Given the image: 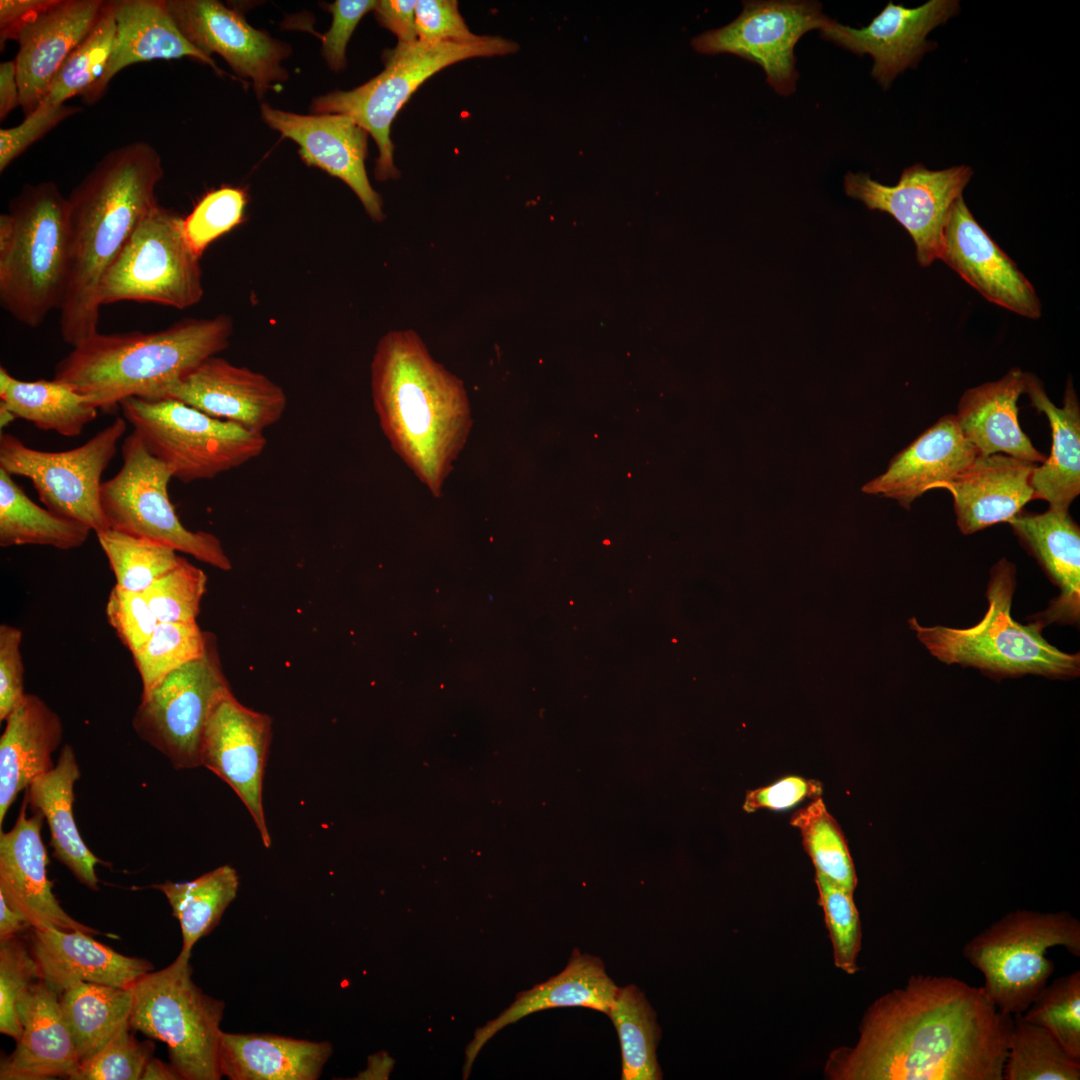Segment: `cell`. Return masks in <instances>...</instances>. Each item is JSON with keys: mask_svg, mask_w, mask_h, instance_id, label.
<instances>
[{"mask_svg": "<svg viewBox=\"0 0 1080 1080\" xmlns=\"http://www.w3.org/2000/svg\"><path fill=\"white\" fill-rule=\"evenodd\" d=\"M173 475L133 431L122 445V466L103 481L100 499L109 527L167 545L222 571L231 561L212 533L191 531L177 516L168 495Z\"/></svg>", "mask_w": 1080, "mask_h": 1080, "instance_id": "7c38bea8", "label": "cell"}, {"mask_svg": "<svg viewBox=\"0 0 1080 1080\" xmlns=\"http://www.w3.org/2000/svg\"><path fill=\"white\" fill-rule=\"evenodd\" d=\"M371 394L391 448L441 496L472 427L463 382L430 355L417 332L393 330L376 345Z\"/></svg>", "mask_w": 1080, "mask_h": 1080, "instance_id": "3957f363", "label": "cell"}, {"mask_svg": "<svg viewBox=\"0 0 1080 1080\" xmlns=\"http://www.w3.org/2000/svg\"><path fill=\"white\" fill-rule=\"evenodd\" d=\"M170 14L186 39L205 55H220L240 77L253 82L261 97L288 77L281 61L290 48L250 26L238 11L216 0H167Z\"/></svg>", "mask_w": 1080, "mask_h": 1080, "instance_id": "ac0fdd59", "label": "cell"}, {"mask_svg": "<svg viewBox=\"0 0 1080 1080\" xmlns=\"http://www.w3.org/2000/svg\"><path fill=\"white\" fill-rule=\"evenodd\" d=\"M24 798L14 826L0 832V894L32 928L54 926L91 935L99 931L72 918L60 905L47 877V851L41 838L43 815L27 816Z\"/></svg>", "mask_w": 1080, "mask_h": 1080, "instance_id": "603a6c76", "label": "cell"}, {"mask_svg": "<svg viewBox=\"0 0 1080 1080\" xmlns=\"http://www.w3.org/2000/svg\"><path fill=\"white\" fill-rule=\"evenodd\" d=\"M67 197L52 181L26 184L0 215V304L35 328L60 309L68 280Z\"/></svg>", "mask_w": 1080, "mask_h": 1080, "instance_id": "5b68a950", "label": "cell"}, {"mask_svg": "<svg viewBox=\"0 0 1080 1080\" xmlns=\"http://www.w3.org/2000/svg\"><path fill=\"white\" fill-rule=\"evenodd\" d=\"M618 988L600 958L574 949L559 974L520 992L498 1017L476 1029L465 1049L463 1079L469 1077L482 1048L506 1026L530 1014L558 1007H585L607 1014Z\"/></svg>", "mask_w": 1080, "mask_h": 1080, "instance_id": "83f0119b", "label": "cell"}, {"mask_svg": "<svg viewBox=\"0 0 1080 1080\" xmlns=\"http://www.w3.org/2000/svg\"><path fill=\"white\" fill-rule=\"evenodd\" d=\"M183 220L159 204L149 211L103 276L101 306L137 301L183 310L200 302V257L185 236Z\"/></svg>", "mask_w": 1080, "mask_h": 1080, "instance_id": "8fae6325", "label": "cell"}, {"mask_svg": "<svg viewBox=\"0 0 1080 1080\" xmlns=\"http://www.w3.org/2000/svg\"><path fill=\"white\" fill-rule=\"evenodd\" d=\"M132 1000L130 987L92 982L77 983L59 995L61 1016L80 1064L94 1056L129 1021Z\"/></svg>", "mask_w": 1080, "mask_h": 1080, "instance_id": "74e56055", "label": "cell"}, {"mask_svg": "<svg viewBox=\"0 0 1080 1080\" xmlns=\"http://www.w3.org/2000/svg\"><path fill=\"white\" fill-rule=\"evenodd\" d=\"M80 110L65 104L51 109L37 108L17 126L1 129L0 172L52 128Z\"/></svg>", "mask_w": 1080, "mask_h": 1080, "instance_id": "9f6ffc18", "label": "cell"}, {"mask_svg": "<svg viewBox=\"0 0 1080 1080\" xmlns=\"http://www.w3.org/2000/svg\"><path fill=\"white\" fill-rule=\"evenodd\" d=\"M209 632L197 622H159L143 645L132 655L142 683V693H149L164 677L203 655Z\"/></svg>", "mask_w": 1080, "mask_h": 1080, "instance_id": "bcb514c9", "label": "cell"}, {"mask_svg": "<svg viewBox=\"0 0 1080 1080\" xmlns=\"http://www.w3.org/2000/svg\"><path fill=\"white\" fill-rule=\"evenodd\" d=\"M152 887L165 895L180 924L181 951L191 953L194 945L215 928L236 898L239 876L233 867L223 865L192 881H166Z\"/></svg>", "mask_w": 1080, "mask_h": 1080, "instance_id": "ab89813d", "label": "cell"}, {"mask_svg": "<svg viewBox=\"0 0 1080 1080\" xmlns=\"http://www.w3.org/2000/svg\"><path fill=\"white\" fill-rule=\"evenodd\" d=\"M1013 1016L983 987L913 975L865 1012L853 1047L833 1051L835 1080H1003Z\"/></svg>", "mask_w": 1080, "mask_h": 1080, "instance_id": "6da1fadb", "label": "cell"}, {"mask_svg": "<svg viewBox=\"0 0 1080 1080\" xmlns=\"http://www.w3.org/2000/svg\"><path fill=\"white\" fill-rule=\"evenodd\" d=\"M247 204L246 192L237 187H221L203 196L184 218L185 236L201 258L207 247L239 225Z\"/></svg>", "mask_w": 1080, "mask_h": 1080, "instance_id": "f907efd6", "label": "cell"}, {"mask_svg": "<svg viewBox=\"0 0 1080 1080\" xmlns=\"http://www.w3.org/2000/svg\"><path fill=\"white\" fill-rule=\"evenodd\" d=\"M106 617L132 655L148 641L159 621L143 593L114 586L106 604Z\"/></svg>", "mask_w": 1080, "mask_h": 1080, "instance_id": "db71d44e", "label": "cell"}, {"mask_svg": "<svg viewBox=\"0 0 1080 1080\" xmlns=\"http://www.w3.org/2000/svg\"><path fill=\"white\" fill-rule=\"evenodd\" d=\"M54 2L55 0H1V47L8 40H16L20 32Z\"/></svg>", "mask_w": 1080, "mask_h": 1080, "instance_id": "6125c7cd", "label": "cell"}, {"mask_svg": "<svg viewBox=\"0 0 1080 1080\" xmlns=\"http://www.w3.org/2000/svg\"><path fill=\"white\" fill-rule=\"evenodd\" d=\"M517 43L500 36H486L475 43L431 44L417 40L398 43L384 53V70L350 91H335L320 96L312 110L323 114H344L354 119L375 140L379 155L375 176L379 181L397 179L391 124L415 90L429 77L456 62L514 53Z\"/></svg>", "mask_w": 1080, "mask_h": 1080, "instance_id": "9c48e42d", "label": "cell"}, {"mask_svg": "<svg viewBox=\"0 0 1080 1080\" xmlns=\"http://www.w3.org/2000/svg\"><path fill=\"white\" fill-rule=\"evenodd\" d=\"M1024 393L1038 412L1048 419L1052 445L1045 461L1037 465L1030 477L1034 499L1049 503V508L1068 510L1080 494V404L1069 377L1058 407L1047 395L1039 378L1025 372Z\"/></svg>", "mask_w": 1080, "mask_h": 1080, "instance_id": "836d02e7", "label": "cell"}, {"mask_svg": "<svg viewBox=\"0 0 1080 1080\" xmlns=\"http://www.w3.org/2000/svg\"><path fill=\"white\" fill-rule=\"evenodd\" d=\"M115 35L113 1H105L94 28L63 63L37 108L58 107L66 100L88 92L104 74Z\"/></svg>", "mask_w": 1080, "mask_h": 1080, "instance_id": "7bdbcfd3", "label": "cell"}, {"mask_svg": "<svg viewBox=\"0 0 1080 1080\" xmlns=\"http://www.w3.org/2000/svg\"><path fill=\"white\" fill-rule=\"evenodd\" d=\"M190 957L180 951L170 965L146 973L130 987L129 1022L133 1030L167 1045L169 1063L182 1080H219L225 1004L193 982Z\"/></svg>", "mask_w": 1080, "mask_h": 1080, "instance_id": "ba28073f", "label": "cell"}, {"mask_svg": "<svg viewBox=\"0 0 1080 1080\" xmlns=\"http://www.w3.org/2000/svg\"><path fill=\"white\" fill-rule=\"evenodd\" d=\"M90 935L54 926L32 928L30 948L40 979L59 995L80 982L129 988L153 970L151 962L118 953Z\"/></svg>", "mask_w": 1080, "mask_h": 1080, "instance_id": "4316f807", "label": "cell"}, {"mask_svg": "<svg viewBox=\"0 0 1080 1080\" xmlns=\"http://www.w3.org/2000/svg\"><path fill=\"white\" fill-rule=\"evenodd\" d=\"M19 105V87L15 60L0 64V120Z\"/></svg>", "mask_w": 1080, "mask_h": 1080, "instance_id": "be15d7a7", "label": "cell"}, {"mask_svg": "<svg viewBox=\"0 0 1080 1080\" xmlns=\"http://www.w3.org/2000/svg\"><path fill=\"white\" fill-rule=\"evenodd\" d=\"M265 123L299 146L301 159L345 182L372 220L384 219L381 196L373 189L365 169L368 135L344 114L299 115L262 104Z\"/></svg>", "mask_w": 1080, "mask_h": 1080, "instance_id": "7402d4cb", "label": "cell"}, {"mask_svg": "<svg viewBox=\"0 0 1080 1080\" xmlns=\"http://www.w3.org/2000/svg\"><path fill=\"white\" fill-rule=\"evenodd\" d=\"M1060 590L1037 615L1044 626L1077 624L1080 618V529L1068 510L1020 512L1007 522Z\"/></svg>", "mask_w": 1080, "mask_h": 1080, "instance_id": "4dcf8cb0", "label": "cell"}, {"mask_svg": "<svg viewBox=\"0 0 1080 1080\" xmlns=\"http://www.w3.org/2000/svg\"><path fill=\"white\" fill-rule=\"evenodd\" d=\"M271 718L241 704L233 693L214 708L204 729L201 766L225 781L250 813L264 846L271 845L263 808V777Z\"/></svg>", "mask_w": 1080, "mask_h": 1080, "instance_id": "e0dca14e", "label": "cell"}, {"mask_svg": "<svg viewBox=\"0 0 1080 1080\" xmlns=\"http://www.w3.org/2000/svg\"><path fill=\"white\" fill-rule=\"evenodd\" d=\"M416 4V0L377 1L374 15L381 26L396 35L398 43L410 44L418 40Z\"/></svg>", "mask_w": 1080, "mask_h": 1080, "instance_id": "94428289", "label": "cell"}, {"mask_svg": "<svg viewBox=\"0 0 1080 1080\" xmlns=\"http://www.w3.org/2000/svg\"><path fill=\"white\" fill-rule=\"evenodd\" d=\"M163 173L157 150L135 141L104 155L67 197L69 270L59 328L72 347L98 332L101 280L158 204Z\"/></svg>", "mask_w": 1080, "mask_h": 1080, "instance_id": "7a4b0ae2", "label": "cell"}, {"mask_svg": "<svg viewBox=\"0 0 1080 1080\" xmlns=\"http://www.w3.org/2000/svg\"><path fill=\"white\" fill-rule=\"evenodd\" d=\"M105 1L55 0L18 35L15 57L19 106L31 114L59 69L97 23Z\"/></svg>", "mask_w": 1080, "mask_h": 1080, "instance_id": "cb8c5ba5", "label": "cell"}, {"mask_svg": "<svg viewBox=\"0 0 1080 1080\" xmlns=\"http://www.w3.org/2000/svg\"><path fill=\"white\" fill-rule=\"evenodd\" d=\"M116 23L114 47L104 74L82 98L87 104L99 100L109 82L122 69L136 63L174 60L183 57L224 72L209 57L193 46L173 20L167 0L113 1Z\"/></svg>", "mask_w": 1080, "mask_h": 1080, "instance_id": "f546056e", "label": "cell"}, {"mask_svg": "<svg viewBox=\"0 0 1080 1080\" xmlns=\"http://www.w3.org/2000/svg\"><path fill=\"white\" fill-rule=\"evenodd\" d=\"M617 1031L622 1055L623 1080H659L657 1060L661 1030L656 1013L635 986L618 988L607 1012Z\"/></svg>", "mask_w": 1080, "mask_h": 1080, "instance_id": "60d3db41", "label": "cell"}, {"mask_svg": "<svg viewBox=\"0 0 1080 1080\" xmlns=\"http://www.w3.org/2000/svg\"><path fill=\"white\" fill-rule=\"evenodd\" d=\"M1080 1060L1044 1028L1013 1016L1003 1080H1079Z\"/></svg>", "mask_w": 1080, "mask_h": 1080, "instance_id": "b9f144b4", "label": "cell"}, {"mask_svg": "<svg viewBox=\"0 0 1080 1080\" xmlns=\"http://www.w3.org/2000/svg\"><path fill=\"white\" fill-rule=\"evenodd\" d=\"M823 785L816 779L790 775L763 787L747 791L743 810L753 813L761 809L783 811L805 800L821 797Z\"/></svg>", "mask_w": 1080, "mask_h": 1080, "instance_id": "6f0895ef", "label": "cell"}, {"mask_svg": "<svg viewBox=\"0 0 1080 1080\" xmlns=\"http://www.w3.org/2000/svg\"><path fill=\"white\" fill-rule=\"evenodd\" d=\"M959 11L957 0H930L916 8L890 1L866 27L856 29L829 18L819 31L857 55H871V75L887 89L898 74L916 68L923 55L936 48L926 39L928 33Z\"/></svg>", "mask_w": 1080, "mask_h": 1080, "instance_id": "ffe728a7", "label": "cell"}, {"mask_svg": "<svg viewBox=\"0 0 1080 1080\" xmlns=\"http://www.w3.org/2000/svg\"><path fill=\"white\" fill-rule=\"evenodd\" d=\"M214 635L203 655L164 677L141 695L132 719L140 739L162 753L178 770L201 766L205 726L217 704L231 694Z\"/></svg>", "mask_w": 1080, "mask_h": 1080, "instance_id": "4fadbf2b", "label": "cell"}, {"mask_svg": "<svg viewBox=\"0 0 1080 1080\" xmlns=\"http://www.w3.org/2000/svg\"><path fill=\"white\" fill-rule=\"evenodd\" d=\"M127 429L117 417L85 444L62 452L32 449L8 433L0 435V468L31 480L50 511L86 524L95 533L109 529L102 509V474Z\"/></svg>", "mask_w": 1080, "mask_h": 1080, "instance_id": "5bb4252c", "label": "cell"}, {"mask_svg": "<svg viewBox=\"0 0 1080 1080\" xmlns=\"http://www.w3.org/2000/svg\"><path fill=\"white\" fill-rule=\"evenodd\" d=\"M332 1051L328 1042L222 1031L219 1071L230 1080H316Z\"/></svg>", "mask_w": 1080, "mask_h": 1080, "instance_id": "e575fe53", "label": "cell"}, {"mask_svg": "<svg viewBox=\"0 0 1080 1080\" xmlns=\"http://www.w3.org/2000/svg\"><path fill=\"white\" fill-rule=\"evenodd\" d=\"M119 406L148 450L184 483L239 467L267 445L262 432L211 417L175 399L129 397Z\"/></svg>", "mask_w": 1080, "mask_h": 1080, "instance_id": "30bf717a", "label": "cell"}, {"mask_svg": "<svg viewBox=\"0 0 1080 1080\" xmlns=\"http://www.w3.org/2000/svg\"><path fill=\"white\" fill-rule=\"evenodd\" d=\"M972 176L967 165L930 170L917 163L905 168L894 186L881 184L867 173L848 172L844 190L869 210L891 215L911 236L919 265L929 267L938 260L949 211Z\"/></svg>", "mask_w": 1080, "mask_h": 1080, "instance_id": "2e32d148", "label": "cell"}, {"mask_svg": "<svg viewBox=\"0 0 1080 1080\" xmlns=\"http://www.w3.org/2000/svg\"><path fill=\"white\" fill-rule=\"evenodd\" d=\"M232 333V319L224 314L185 318L154 332H97L57 363L54 379L110 411L129 397L158 398L225 350Z\"/></svg>", "mask_w": 1080, "mask_h": 1080, "instance_id": "277c9868", "label": "cell"}, {"mask_svg": "<svg viewBox=\"0 0 1080 1080\" xmlns=\"http://www.w3.org/2000/svg\"><path fill=\"white\" fill-rule=\"evenodd\" d=\"M116 579V586L145 592L183 559L173 548L112 528L96 533Z\"/></svg>", "mask_w": 1080, "mask_h": 1080, "instance_id": "ee69618b", "label": "cell"}, {"mask_svg": "<svg viewBox=\"0 0 1080 1080\" xmlns=\"http://www.w3.org/2000/svg\"><path fill=\"white\" fill-rule=\"evenodd\" d=\"M40 980L30 946L17 936L0 941V1032L16 1041L22 1034L17 1005L24 991Z\"/></svg>", "mask_w": 1080, "mask_h": 1080, "instance_id": "816d5d0a", "label": "cell"}, {"mask_svg": "<svg viewBox=\"0 0 1080 1080\" xmlns=\"http://www.w3.org/2000/svg\"><path fill=\"white\" fill-rule=\"evenodd\" d=\"M977 454L961 433L954 414H946L897 453L886 471L864 484L861 491L894 499L909 510L923 493L951 480Z\"/></svg>", "mask_w": 1080, "mask_h": 1080, "instance_id": "484cf974", "label": "cell"}, {"mask_svg": "<svg viewBox=\"0 0 1080 1080\" xmlns=\"http://www.w3.org/2000/svg\"><path fill=\"white\" fill-rule=\"evenodd\" d=\"M1080 956V922L1066 911L1018 909L978 932L963 957L984 976L986 995L1002 1013L1022 1014L1048 983L1053 947Z\"/></svg>", "mask_w": 1080, "mask_h": 1080, "instance_id": "52a82bcc", "label": "cell"}, {"mask_svg": "<svg viewBox=\"0 0 1080 1080\" xmlns=\"http://www.w3.org/2000/svg\"><path fill=\"white\" fill-rule=\"evenodd\" d=\"M97 413L85 396L61 381H23L0 367L1 428L20 418L41 430L73 437L81 434Z\"/></svg>", "mask_w": 1080, "mask_h": 1080, "instance_id": "8d00e7d4", "label": "cell"}, {"mask_svg": "<svg viewBox=\"0 0 1080 1080\" xmlns=\"http://www.w3.org/2000/svg\"><path fill=\"white\" fill-rule=\"evenodd\" d=\"M1021 1015L1047 1030L1070 1056L1080 1060L1079 970L1047 983Z\"/></svg>", "mask_w": 1080, "mask_h": 1080, "instance_id": "7dc6e473", "label": "cell"}, {"mask_svg": "<svg viewBox=\"0 0 1080 1080\" xmlns=\"http://www.w3.org/2000/svg\"><path fill=\"white\" fill-rule=\"evenodd\" d=\"M815 883L818 903L822 907L832 943L834 964L853 975L859 970L857 957L862 939L861 921L853 892L817 872Z\"/></svg>", "mask_w": 1080, "mask_h": 1080, "instance_id": "c3c4849f", "label": "cell"}, {"mask_svg": "<svg viewBox=\"0 0 1080 1080\" xmlns=\"http://www.w3.org/2000/svg\"><path fill=\"white\" fill-rule=\"evenodd\" d=\"M790 824L799 830L802 845L817 873L854 892L857 877L843 832L821 797L796 811Z\"/></svg>", "mask_w": 1080, "mask_h": 1080, "instance_id": "f6af8a7d", "label": "cell"}, {"mask_svg": "<svg viewBox=\"0 0 1080 1080\" xmlns=\"http://www.w3.org/2000/svg\"><path fill=\"white\" fill-rule=\"evenodd\" d=\"M821 8L816 1H743L736 19L694 37L691 45L701 54L730 53L760 65L767 83L778 94L790 95L799 77L795 45L825 25L829 17Z\"/></svg>", "mask_w": 1080, "mask_h": 1080, "instance_id": "9a60e30c", "label": "cell"}, {"mask_svg": "<svg viewBox=\"0 0 1080 1080\" xmlns=\"http://www.w3.org/2000/svg\"><path fill=\"white\" fill-rule=\"evenodd\" d=\"M938 260L989 302L1025 318H1040L1042 306L1032 283L977 222L963 196L949 211Z\"/></svg>", "mask_w": 1080, "mask_h": 1080, "instance_id": "d6986e66", "label": "cell"}, {"mask_svg": "<svg viewBox=\"0 0 1080 1080\" xmlns=\"http://www.w3.org/2000/svg\"><path fill=\"white\" fill-rule=\"evenodd\" d=\"M92 530L33 502L0 468V546L46 545L61 550L82 546Z\"/></svg>", "mask_w": 1080, "mask_h": 1080, "instance_id": "f35d334b", "label": "cell"}, {"mask_svg": "<svg viewBox=\"0 0 1080 1080\" xmlns=\"http://www.w3.org/2000/svg\"><path fill=\"white\" fill-rule=\"evenodd\" d=\"M206 586L205 572L183 558L143 594L159 622L193 623L197 622Z\"/></svg>", "mask_w": 1080, "mask_h": 1080, "instance_id": "681fc988", "label": "cell"}, {"mask_svg": "<svg viewBox=\"0 0 1080 1080\" xmlns=\"http://www.w3.org/2000/svg\"><path fill=\"white\" fill-rule=\"evenodd\" d=\"M29 928H32L29 921L11 908L0 894V941L15 937Z\"/></svg>", "mask_w": 1080, "mask_h": 1080, "instance_id": "e7e4bbea", "label": "cell"}, {"mask_svg": "<svg viewBox=\"0 0 1080 1080\" xmlns=\"http://www.w3.org/2000/svg\"><path fill=\"white\" fill-rule=\"evenodd\" d=\"M181 1077L170 1063H164L153 1056L143 1070L141 1080H180ZM182 1080V1079H181Z\"/></svg>", "mask_w": 1080, "mask_h": 1080, "instance_id": "03108f58", "label": "cell"}, {"mask_svg": "<svg viewBox=\"0 0 1080 1080\" xmlns=\"http://www.w3.org/2000/svg\"><path fill=\"white\" fill-rule=\"evenodd\" d=\"M5 722L0 738V828L18 794L54 768L52 755L63 737L61 718L35 694L26 693Z\"/></svg>", "mask_w": 1080, "mask_h": 1080, "instance_id": "1f68e13d", "label": "cell"}, {"mask_svg": "<svg viewBox=\"0 0 1080 1080\" xmlns=\"http://www.w3.org/2000/svg\"><path fill=\"white\" fill-rule=\"evenodd\" d=\"M1025 372L1011 368L996 381L967 389L954 415L963 436L978 454L1003 453L1030 463L1042 464L1039 452L1018 421V399L1024 393Z\"/></svg>", "mask_w": 1080, "mask_h": 1080, "instance_id": "d6a6232c", "label": "cell"}, {"mask_svg": "<svg viewBox=\"0 0 1080 1080\" xmlns=\"http://www.w3.org/2000/svg\"><path fill=\"white\" fill-rule=\"evenodd\" d=\"M415 16L421 42L469 44L484 37L469 30L454 0H418Z\"/></svg>", "mask_w": 1080, "mask_h": 1080, "instance_id": "11a10c76", "label": "cell"}, {"mask_svg": "<svg viewBox=\"0 0 1080 1080\" xmlns=\"http://www.w3.org/2000/svg\"><path fill=\"white\" fill-rule=\"evenodd\" d=\"M1036 466L1003 453L977 454L955 477L933 489L951 493L958 528L970 535L1008 522L1034 500L1030 477Z\"/></svg>", "mask_w": 1080, "mask_h": 1080, "instance_id": "d4e9b609", "label": "cell"}, {"mask_svg": "<svg viewBox=\"0 0 1080 1080\" xmlns=\"http://www.w3.org/2000/svg\"><path fill=\"white\" fill-rule=\"evenodd\" d=\"M17 1012L22 1034L14 1051L1 1061L0 1079H70L80 1062L61 1016L59 994L40 979L24 991Z\"/></svg>", "mask_w": 1080, "mask_h": 1080, "instance_id": "f1b7e54d", "label": "cell"}, {"mask_svg": "<svg viewBox=\"0 0 1080 1080\" xmlns=\"http://www.w3.org/2000/svg\"><path fill=\"white\" fill-rule=\"evenodd\" d=\"M376 3L374 0H336L326 5L332 14V24L322 37V54L332 70L345 67L349 39L361 18L374 10Z\"/></svg>", "mask_w": 1080, "mask_h": 1080, "instance_id": "680465c9", "label": "cell"}, {"mask_svg": "<svg viewBox=\"0 0 1080 1080\" xmlns=\"http://www.w3.org/2000/svg\"><path fill=\"white\" fill-rule=\"evenodd\" d=\"M124 1023L89 1060L80 1064L70 1080H139L155 1046L138 1041Z\"/></svg>", "mask_w": 1080, "mask_h": 1080, "instance_id": "f5cc1de1", "label": "cell"}, {"mask_svg": "<svg viewBox=\"0 0 1080 1080\" xmlns=\"http://www.w3.org/2000/svg\"><path fill=\"white\" fill-rule=\"evenodd\" d=\"M1016 569L1006 558L991 569L986 597L988 607L973 626L953 628L922 626L916 618L909 624L918 640L938 660L980 669L994 676L1041 675L1071 678L1079 675L1080 656L1051 645L1043 636L1039 620L1023 625L1011 614Z\"/></svg>", "mask_w": 1080, "mask_h": 1080, "instance_id": "8992f818", "label": "cell"}, {"mask_svg": "<svg viewBox=\"0 0 1080 1080\" xmlns=\"http://www.w3.org/2000/svg\"><path fill=\"white\" fill-rule=\"evenodd\" d=\"M80 769L73 748L65 744L54 768L34 780L26 789L25 799L34 811L42 813L50 831L53 856L74 877L91 890H98L95 866L102 861L87 847L78 831L74 814V785Z\"/></svg>", "mask_w": 1080, "mask_h": 1080, "instance_id": "d590c367", "label": "cell"}, {"mask_svg": "<svg viewBox=\"0 0 1080 1080\" xmlns=\"http://www.w3.org/2000/svg\"><path fill=\"white\" fill-rule=\"evenodd\" d=\"M183 402L211 417L262 432L287 408L281 386L267 376L212 356L156 399Z\"/></svg>", "mask_w": 1080, "mask_h": 1080, "instance_id": "44dd1931", "label": "cell"}, {"mask_svg": "<svg viewBox=\"0 0 1080 1080\" xmlns=\"http://www.w3.org/2000/svg\"><path fill=\"white\" fill-rule=\"evenodd\" d=\"M22 630L0 625V721H5L25 696Z\"/></svg>", "mask_w": 1080, "mask_h": 1080, "instance_id": "91938a15", "label": "cell"}]
</instances>
